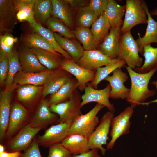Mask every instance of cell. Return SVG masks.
<instances>
[{
	"instance_id": "cell-38",
	"label": "cell",
	"mask_w": 157,
	"mask_h": 157,
	"mask_svg": "<svg viewBox=\"0 0 157 157\" xmlns=\"http://www.w3.org/2000/svg\"><path fill=\"white\" fill-rule=\"evenodd\" d=\"M45 24L48 29L53 33L57 32L62 36L70 39H74V31L61 20L53 17H50Z\"/></svg>"
},
{
	"instance_id": "cell-32",
	"label": "cell",
	"mask_w": 157,
	"mask_h": 157,
	"mask_svg": "<svg viewBox=\"0 0 157 157\" xmlns=\"http://www.w3.org/2000/svg\"><path fill=\"white\" fill-rule=\"evenodd\" d=\"M110 28V26L104 13L92 25L90 30L99 45L109 33Z\"/></svg>"
},
{
	"instance_id": "cell-48",
	"label": "cell",
	"mask_w": 157,
	"mask_h": 157,
	"mask_svg": "<svg viewBox=\"0 0 157 157\" xmlns=\"http://www.w3.org/2000/svg\"><path fill=\"white\" fill-rule=\"evenodd\" d=\"M21 153L19 151L7 152L5 151L0 153V157H20Z\"/></svg>"
},
{
	"instance_id": "cell-36",
	"label": "cell",
	"mask_w": 157,
	"mask_h": 157,
	"mask_svg": "<svg viewBox=\"0 0 157 157\" xmlns=\"http://www.w3.org/2000/svg\"><path fill=\"white\" fill-rule=\"evenodd\" d=\"M77 10L76 22L78 27L89 28L99 17L88 5Z\"/></svg>"
},
{
	"instance_id": "cell-49",
	"label": "cell",
	"mask_w": 157,
	"mask_h": 157,
	"mask_svg": "<svg viewBox=\"0 0 157 157\" xmlns=\"http://www.w3.org/2000/svg\"><path fill=\"white\" fill-rule=\"evenodd\" d=\"M151 84L154 85L156 88V89L157 90V81H154L152 82L151 83ZM157 103V99L151 101L149 102H144L142 103L141 105H147L148 106L149 104L151 103Z\"/></svg>"
},
{
	"instance_id": "cell-46",
	"label": "cell",
	"mask_w": 157,
	"mask_h": 157,
	"mask_svg": "<svg viewBox=\"0 0 157 157\" xmlns=\"http://www.w3.org/2000/svg\"><path fill=\"white\" fill-rule=\"evenodd\" d=\"M72 8L78 9L86 6L87 1L83 0H65Z\"/></svg>"
},
{
	"instance_id": "cell-35",
	"label": "cell",
	"mask_w": 157,
	"mask_h": 157,
	"mask_svg": "<svg viewBox=\"0 0 157 157\" xmlns=\"http://www.w3.org/2000/svg\"><path fill=\"white\" fill-rule=\"evenodd\" d=\"M9 63L8 76L5 83V89L10 88L12 85L14 78L16 74L22 71L19 62V53L14 48L6 55Z\"/></svg>"
},
{
	"instance_id": "cell-27",
	"label": "cell",
	"mask_w": 157,
	"mask_h": 157,
	"mask_svg": "<svg viewBox=\"0 0 157 157\" xmlns=\"http://www.w3.org/2000/svg\"><path fill=\"white\" fill-rule=\"evenodd\" d=\"M125 5H120L114 0H108L107 7L104 13L110 26L113 28L122 26L123 23L122 18L125 14Z\"/></svg>"
},
{
	"instance_id": "cell-17",
	"label": "cell",
	"mask_w": 157,
	"mask_h": 157,
	"mask_svg": "<svg viewBox=\"0 0 157 157\" xmlns=\"http://www.w3.org/2000/svg\"><path fill=\"white\" fill-rule=\"evenodd\" d=\"M121 27L110 28L109 33L99 47L98 50L111 59L118 57Z\"/></svg>"
},
{
	"instance_id": "cell-31",
	"label": "cell",
	"mask_w": 157,
	"mask_h": 157,
	"mask_svg": "<svg viewBox=\"0 0 157 157\" xmlns=\"http://www.w3.org/2000/svg\"><path fill=\"white\" fill-rule=\"evenodd\" d=\"M141 54L144 57V63L141 67L135 68L134 71L144 74L157 67V47H153L150 44L146 45L144 47Z\"/></svg>"
},
{
	"instance_id": "cell-8",
	"label": "cell",
	"mask_w": 157,
	"mask_h": 157,
	"mask_svg": "<svg viewBox=\"0 0 157 157\" xmlns=\"http://www.w3.org/2000/svg\"><path fill=\"white\" fill-rule=\"evenodd\" d=\"M131 106L127 107L117 116L114 117L111 124L110 136L111 139L107 145V149H112L117 139L129 132L131 122L129 120L133 113Z\"/></svg>"
},
{
	"instance_id": "cell-6",
	"label": "cell",
	"mask_w": 157,
	"mask_h": 157,
	"mask_svg": "<svg viewBox=\"0 0 157 157\" xmlns=\"http://www.w3.org/2000/svg\"><path fill=\"white\" fill-rule=\"evenodd\" d=\"M114 117V113L109 111L103 116L99 124L88 138V145L90 149H99L103 155L105 154L106 149L103 145L108 144L107 142L109 139L108 135Z\"/></svg>"
},
{
	"instance_id": "cell-39",
	"label": "cell",
	"mask_w": 157,
	"mask_h": 157,
	"mask_svg": "<svg viewBox=\"0 0 157 157\" xmlns=\"http://www.w3.org/2000/svg\"><path fill=\"white\" fill-rule=\"evenodd\" d=\"M51 0H36L33 7L34 17L44 23L50 17Z\"/></svg>"
},
{
	"instance_id": "cell-28",
	"label": "cell",
	"mask_w": 157,
	"mask_h": 157,
	"mask_svg": "<svg viewBox=\"0 0 157 157\" xmlns=\"http://www.w3.org/2000/svg\"><path fill=\"white\" fill-rule=\"evenodd\" d=\"M20 39L25 46L41 49L56 54L60 55L54 50L51 45L45 39L35 31L24 34Z\"/></svg>"
},
{
	"instance_id": "cell-3",
	"label": "cell",
	"mask_w": 157,
	"mask_h": 157,
	"mask_svg": "<svg viewBox=\"0 0 157 157\" xmlns=\"http://www.w3.org/2000/svg\"><path fill=\"white\" fill-rule=\"evenodd\" d=\"M81 97L76 90L70 99L58 104L51 105V111L58 114V123L72 124L79 116L82 115L81 111Z\"/></svg>"
},
{
	"instance_id": "cell-5",
	"label": "cell",
	"mask_w": 157,
	"mask_h": 157,
	"mask_svg": "<svg viewBox=\"0 0 157 157\" xmlns=\"http://www.w3.org/2000/svg\"><path fill=\"white\" fill-rule=\"evenodd\" d=\"M143 0H126L125 17L121 28V34L131 31L134 26L140 24H146L147 17L142 6Z\"/></svg>"
},
{
	"instance_id": "cell-18",
	"label": "cell",
	"mask_w": 157,
	"mask_h": 157,
	"mask_svg": "<svg viewBox=\"0 0 157 157\" xmlns=\"http://www.w3.org/2000/svg\"><path fill=\"white\" fill-rule=\"evenodd\" d=\"M27 117V111L25 108L18 102L13 103L5 136L8 138L12 137L25 122Z\"/></svg>"
},
{
	"instance_id": "cell-23",
	"label": "cell",
	"mask_w": 157,
	"mask_h": 157,
	"mask_svg": "<svg viewBox=\"0 0 157 157\" xmlns=\"http://www.w3.org/2000/svg\"><path fill=\"white\" fill-rule=\"evenodd\" d=\"M53 33L60 46L69 54L72 60L76 63L78 62L84 51L80 43L74 39L65 38L56 33Z\"/></svg>"
},
{
	"instance_id": "cell-4",
	"label": "cell",
	"mask_w": 157,
	"mask_h": 157,
	"mask_svg": "<svg viewBox=\"0 0 157 157\" xmlns=\"http://www.w3.org/2000/svg\"><path fill=\"white\" fill-rule=\"evenodd\" d=\"M104 107L102 105L97 103L88 113L79 116L72 124L68 135L78 134L88 138L99 123V117L97 115Z\"/></svg>"
},
{
	"instance_id": "cell-13",
	"label": "cell",
	"mask_w": 157,
	"mask_h": 157,
	"mask_svg": "<svg viewBox=\"0 0 157 157\" xmlns=\"http://www.w3.org/2000/svg\"><path fill=\"white\" fill-rule=\"evenodd\" d=\"M41 129L33 127L29 123L25 126L11 140L9 145V152L26 151L31 146L34 137Z\"/></svg>"
},
{
	"instance_id": "cell-14",
	"label": "cell",
	"mask_w": 157,
	"mask_h": 157,
	"mask_svg": "<svg viewBox=\"0 0 157 157\" xmlns=\"http://www.w3.org/2000/svg\"><path fill=\"white\" fill-rule=\"evenodd\" d=\"M18 21L13 0H0V33H10Z\"/></svg>"
},
{
	"instance_id": "cell-16",
	"label": "cell",
	"mask_w": 157,
	"mask_h": 157,
	"mask_svg": "<svg viewBox=\"0 0 157 157\" xmlns=\"http://www.w3.org/2000/svg\"><path fill=\"white\" fill-rule=\"evenodd\" d=\"M12 84L9 88L2 91L0 95V139L2 140L5 136L8 127L10 109L11 101L13 90L16 87Z\"/></svg>"
},
{
	"instance_id": "cell-40",
	"label": "cell",
	"mask_w": 157,
	"mask_h": 157,
	"mask_svg": "<svg viewBox=\"0 0 157 157\" xmlns=\"http://www.w3.org/2000/svg\"><path fill=\"white\" fill-rule=\"evenodd\" d=\"M71 78L66 74L58 76L50 80L44 84L42 92V96L45 98L49 94H54Z\"/></svg>"
},
{
	"instance_id": "cell-45",
	"label": "cell",
	"mask_w": 157,
	"mask_h": 157,
	"mask_svg": "<svg viewBox=\"0 0 157 157\" xmlns=\"http://www.w3.org/2000/svg\"><path fill=\"white\" fill-rule=\"evenodd\" d=\"M9 63L6 56L0 60V83H5L8 78L9 72Z\"/></svg>"
},
{
	"instance_id": "cell-21",
	"label": "cell",
	"mask_w": 157,
	"mask_h": 157,
	"mask_svg": "<svg viewBox=\"0 0 157 157\" xmlns=\"http://www.w3.org/2000/svg\"><path fill=\"white\" fill-rule=\"evenodd\" d=\"M142 6L147 13L148 20L145 35L141 37L140 33H138V38L135 40L138 47L139 52L141 54L143 48L145 45L153 43H157V22L152 18L146 3L143 0Z\"/></svg>"
},
{
	"instance_id": "cell-51",
	"label": "cell",
	"mask_w": 157,
	"mask_h": 157,
	"mask_svg": "<svg viewBox=\"0 0 157 157\" xmlns=\"http://www.w3.org/2000/svg\"><path fill=\"white\" fill-rule=\"evenodd\" d=\"M5 151V148L4 146L1 145H0V153L3 152Z\"/></svg>"
},
{
	"instance_id": "cell-20",
	"label": "cell",
	"mask_w": 157,
	"mask_h": 157,
	"mask_svg": "<svg viewBox=\"0 0 157 157\" xmlns=\"http://www.w3.org/2000/svg\"><path fill=\"white\" fill-rule=\"evenodd\" d=\"M19 53L22 72H38L47 69L40 63L31 48L24 46L19 50Z\"/></svg>"
},
{
	"instance_id": "cell-50",
	"label": "cell",
	"mask_w": 157,
	"mask_h": 157,
	"mask_svg": "<svg viewBox=\"0 0 157 157\" xmlns=\"http://www.w3.org/2000/svg\"><path fill=\"white\" fill-rule=\"evenodd\" d=\"M149 13L151 15H155L157 16V7L152 10L149 12Z\"/></svg>"
},
{
	"instance_id": "cell-30",
	"label": "cell",
	"mask_w": 157,
	"mask_h": 157,
	"mask_svg": "<svg viewBox=\"0 0 157 157\" xmlns=\"http://www.w3.org/2000/svg\"><path fill=\"white\" fill-rule=\"evenodd\" d=\"M125 62L118 58L112 59L111 62L103 67H99L96 71L94 79L90 83L87 84L97 89L100 82L104 80L111 72L117 68L125 66Z\"/></svg>"
},
{
	"instance_id": "cell-15",
	"label": "cell",
	"mask_w": 157,
	"mask_h": 157,
	"mask_svg": "<svg viewBox=\"0 0 157 157\" xmlns=\"http://www.w3.org/2000/svg\"><path fill=\"white\" fill-rule=\"evenodd\" d=\"M112 59L96 49L84 50L82 56L76 63L86 69L96 71L99 67L109 64Z\"/></svg>"
},
{
	"instance_id": "cell-1",
	"label": "cell",
	"mask_w": 157,
	"mask_h": 157,
	"mask_svg": "<svg viewBox=\"0 0 157 157\" xmlns=\"http://www.w3.org/2000/svg\"><path fill=\"white\" fill-rule=\"evenodd\" d=\"M125 67L131 82L129 93L126 100L133 108L144 102L149 97L156 94V91L149 90L148 85L150 79L157 71V67L144 74L137 73L129 67L126 66Z\"/></svg>"
},
{
	"instance_id": "cell-34",
	"label": "cell",
	"mask_w": 157,
	"mask_h": 157,
	"mask_svg": "<svg viewBox=\"0 0 157 157\" xmlns=\"http://www.w3.org/2000/svg\"><path fill=\"white\" fill-rule=\"evenodd\" d=\"M75 37L82 44L85 50L96 49L99 45L89 28L78 27L74 31Z\"/></svg>"
},
{
	"instance_id": "cell-11",
	"label": "cell",
	"mask_w": 157,
	"mask_h": 157,
	"mask_svg": "<svg viewBox=\"0 0 157 157\" xmlns=\"http://www.w3.org/2000/svg\"><path fill=\"white\" fill-rule=\"evenodd\" d=\"M71 124L60 123L53 125L39 136L37 140L40 145L47 147L61 143L68 135Z\"/></svg>"
},
{
	"instance_id": "cell-41",
	"label": "cell",
	"mask_w": 157,
	"mask_h": 157,
	"mask_svg": "<svg viewBox=\"0 0 157 157\" xmlns=\"http://www.w3.org/2000/svg\"><path fill=\"white\" fill-rule=\"evenodd\" d=\"M18 41V38L13 36L10 33H6L0 35V60L12 51L13 46Z\"/></svg>"
},
{
	"instance_id": "cell-43",
	"label": "cell",
	"mask_w": 157,
	"mask_h": 157,
	"mask_svg": "<svg viewBox=\"0 0 157 157\" xmlns=\"http://www.w3.org/2000/svg\"><path fill=\"white\" fill-rule=\"evenodd\" d=\"M108 0H91L88 5L100 17L106 10Z\"/></svg>"
},
{
	"instance_id": "cell-19",
	"label": "cell",
	"mask_w": 157,
	"mask_h": 157,
	"mask_svg": "<svg viewBox=\"0 0 157 157\" xmlns=\"http://www.w3.org/2000/svg\"><path fill=\"white\" fill-rule=\"evenodd\" d=\"M49 101L42 100L40 103L34 116L29 124L33 127L42 128L58 121L59 119L56 114L50 109Z\"/></svg>"
},
{
	"instance_id": "cell-12",
	"label": "cell",
	"mask_w": 157,
	"mask_h": 157,
	"mask_svg": "<svg viewBox=\"0 0 157 157\" xmlns=\"http://www.w3.org/2000/svg\"><path fill=\"white\" fill-rule=\"evenodd\" d=\"M128 79L127 74L122 72L121 68H117L104 80L108 81L111 86L110 98L114 99H124L128 97L130 89L124 85Z\"/></svg>"
},
{
	"instance_id": "cell-22",
	"label": "cell",
	"mask_w": 157,
	"mask_h": 157,
	"mask_svg": "<svg viewBox=\"0 0 157 157\" xmlns=\"http://www.w3.org/2000/svg\"><path fill=\"white\" fill-rule=\"evenodd\" d=\"M60 144L72 155L81 154L90 150L88 145V138L80 134L68 135Z\"/></svg>"
},
{
	"instance_id": "cell-42",
	"label": "cell",
	"mask_w": 157,
	"mask_h": 157,
	"mask_svg": "<svg viewBox=\"0 0 157 157\" xmlns=\"http://www.w3.org/2000/svg\"><path fill=\"white\" fill-rule=\"evenodd\" d=\"M72 155L70 152L60 143L49 147L47 157H71Z\"/></svg>"
},
{
	"instance_id": "cell-29",
	"label": "cell",
	"mask_w": 157,
	"mask_h": 157,
	"mask_svg": "<svg viewBox=\"0 0 157 157\" xmlns=\"http://www.w3.org/2000/svg\"><path fill=\"white\" fill-rule=\"evenodd\" d=\"M36 55L40 63L49 70L59 68L62 60L61 55L55 54L49 51L41 49L31 48Z\"/></svg>"
},
{
	"instance_id": "cell-37",
	"label": "cell",
	"mask_w": 157,
	"mask_h": 157,
	"mask_svg": "<svg viewBox=\"0 0 157 157\" xmlns=\"http://www.w3.org/2000/svg\"><path fill=\"white\" fill-rule=\"evenodd\" d=\"M42 87L27 84L22 85L17 90L18 100L23 103H28L33 100L41 92Z\"/></svg>"
},
{
	"instance_id": "cell-25",
	"label": "cell",
	"mask_w": 157,
	"mask_h": 157,
	"mask_svg": "<svg viewBox=\"0 0 157 157\" xmlns=\"http://www.w3.org/2000/svg\"><path fill=\"white\" fill-rule=\"evenodd\" d=\"M36 0H13L17 18L20 22L26 21L30 24L36 22L33 7Z\"/></svg>"
},
{
	"instance_id": "cell-2",
	"label": "cell",
	"mask_w": 157,
	"mask_h": 157,
	"mask_svg": "<svg viewBox=\"0 0 157 157\" xmlns=\"http://www.w3.org/2000/svg\"><path fill=\"white\" fill-rule=\"evenodd\" d=\"M118 58L124 61L127 66L133 70L141 67L143 59L139 56L138 47L131 31L121 34Z\"/></svg>"
},
{
	"instance_id": "cell-10",
	"label": "cell",
	"mask_w": 157,
	"mask_h": 157,
	"mask_svg": "<svg viewBox=\"0 0 157 157\" xmlns=\"http://www.w3.org/2000/svg\"><path fill=\"white\" fill-rule=\"evenodd\" d=\"M59 68L75 77L79 83L78 88L81 91L85 90L88 82L93 81L96 73L83 68L72 60L66 58L62 60Z\"/></svg>"
},
{
	"instance_id": "cell-26",
	"label": "cell",
	"mask_w": 157,
	"mask_h": 157,
	"mask_svg": "<svg viewBox=\"0 0 157 157\" xmlns=\"http://www.w3.org/2000/svg\"><path fill=\"white\" fill-rule=\"evenodd\" d=\"M79 83L75 78H71L58 91L52 94L49 102L50 105L58 104L69 100L78 88Z\"/></svg>"
},
{
	"instance_id": "cell-24",
	"label": "cell",
	"mask_w": 157,
	"mask_h": 157,
	"mask_svg": "<svg viewBox=\"0 0 157 157\" xmlns=\"http://www.w3.org/2000/svg\"><path fill=\"white\" fill-rule=\"evenodd\" d=\"M69 6L65 0H51V15L71 28L73 24V19Z\"/></svg>"
},
{
	"instance_id": "cell-47",
	"label": "cell",
	"mask_w": 157,
	"mask_h": 157,
	"mask_svg": "<svg viewBox=\"0 0 157 157\" xmlns=\"http://www.w3.org/2000/svg\"><path fill=\"white\" fill-rule=\"evenodd\" d=\"M98 149H93L89 151L77 155H72L71 157H101L98 154Z\"/></svg>"
},
{
	"instance_id": "cell-33",
	"label": "cell",
	"mask_w": 157,
	"mask_h": 157,
	"mask_svg": "<svg viewBox=\"0 0 157 157\" xmlns=\"http://www.w3.org/2000/svg\"><path fill=\"white\" fill-rule=\"evenodd\" d=\"M30 25L35 32L40 34L50 43L56 52L60 53L66 59L72 60L69 54L59 45L53 33L48 28L44 27L40 23L37 22Z\"/></svg>"
},
{
	"instance_id": "cell-44",
	"label": "cell",
	"mask_w": 157,
	"mask_h": 157,
	"mask_svg": "<svg viewBox=\"0 0 157 157\" xmlns=\"http://www.w3.org/2000/svg\"><path fill=\"white\" fill-rule=\"evenodd\" d=\"M39 144L37 140H33L28 149L21 153L20 157H42L39 148Z\"/></svg>"
},
{
	"instance_id": "cell-9",
	"label": "cell",
	"mask_w": 157,
	"mask_h": 157,
	"mask_svg": "<svg viewBox=\"0 0 157 157\" xmlns=\"http://www.w3.org/2000/svg\"><path fill=\"white\" fill-rule=\"evenodd\" d=\"M84 90V94L81 96V106H83L89 103L96 102L100 104L113 113L115 111V108L113 104L109 101L111 86L108 84L104 89L97 90L87 84Z\"/></svg>"
},
{
	"instance_id": "cell-7",
	"label": "cell",
	"mask_w": 157,
	"mask_h": 157,
	"mask_svg": "<svg viewBox=\"0 0 157 157\" xmlns=\"http://www.w3.org/2000/svg\"><path fill=\"white\" fill-rule=\"evenodd\" d=\"M65 71L58 68L38 72H21L15 75L13 84L15 86L30 84L40 86L45 84L51 79L58 76L66 75Z\"/></svg>"
}]
</instances>
